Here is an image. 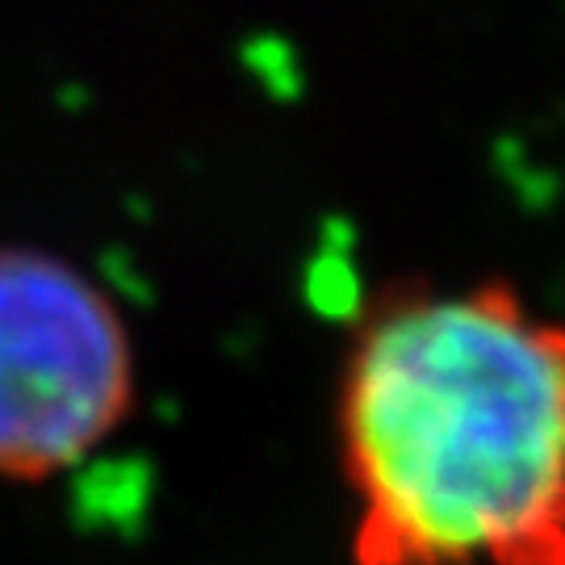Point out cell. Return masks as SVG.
<instances>
[{"mask_svg": "<svg viewBox=\"0 0 565 565\" xmlns=\"http://www.w3.org/2000/svg\"><path fill=\"white\" fill-rule=\"evenodd\" d=\"M335 436L356 565H565V327L515 289L382 298Z\"/></svg>", "mask_w": 565, "mask_h": 565, "instance_id": "obj_1", "label": "cell"}, {"mask_svg": "<svg viewBox=\"0 0 565 565\" xmlns=\"http://www.w3.org/2000/svg\"><path fill=\"white\" fill-rule=\"evenodd\" d=\"M139 406V348L88 268L0 243V482L42 486L97 457Z\"/></svg>", "mask_w": 565, "mask_h": 565, "instance_id": "obj_2", "label": "cell"}]
</instances>
